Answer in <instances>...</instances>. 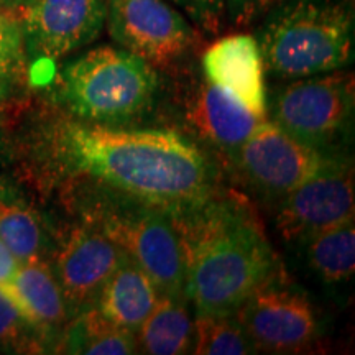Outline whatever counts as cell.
<instances>
[{
	"mask_svg": "<svg viewBox=\"0 0 355 355\" xmlns=\"http://www.w3.org/2000/svg\"><path fill=\"white\" fill-rule=\"evenodd\" d=\"M51 150L69 175L171 214L217 193L214 163L175 130L66 121L53 132Z\"/></svg>",
	"mask_w": 355,
	"mask_h": 355,
	"instance_id": "6da1fadb",
	"label": "cell"
},
{
	"mask_svg": "<svg viewBox=\"0 0 355 355\" xmlns=\"http://www.w3.org/2000/svg\"><path fill=\"white\" fill-rule=\"evenodd\" d=\"M171 216L183 247L186 296L196 314H235L282 266L263 225L242 199L217 191Z\"/></svg>",
	"mask_w": 355,
	"mask_h": 355,
	"instance_id": "7a4b0ae2",
	"label": "cell"
},
{
	"mask_svg": "<svg viewBox=\"0 0 355 355\" xmlns=\"http://www.w3.org/2000/svg\"><path fill=\"white\" fill-rule=\"evenodd\" d=\"M257 42L273 78L332 73L354 60V17L339 0H285L266 13Z\"/></svg>",
	"mask_w": 355,
	"mask_h": 355,
	"instance_id": "3957f363",
	"label": "cell"
},
{
	"mask_svg": "<svg viewBox=\"0 0 355 355\" xmlns=\"http://www.w3.org/2000/svg\"><path fill=\"white\" fill-rule=\"evenodd\" d=\"M89 191L79 201L83 222L135 261L159 295L186 296L183 247L171 212L101 186L92 184Z\"/></svg>",
	"mask_w": 355,
	"mask_h": 355,
	"instance_id": "277c9868",
	"label": "cell"
},
{
	"mask_svg": "<svg viewBox=\"0 0 355 355\" xmlns=\"http://www.w3.org/2000/svg\"><path fill=\"white\" fill-rule=\"evenodd\" d=\"M157 69L123 48L99 46L84 53L61 74V97L78 121L123 127L155 105Z\"/></svg>",
	"mask_w": 355,
	"mask_h": 355,
	"instance_id": "5b68a950",
	"label": "cell"
},
{
	"mask_svg": "<svg viewBox=\"0 0 355 355\" xmlns=\"http://www.w3.org/2000/svg\"><path fill=\"white\" fill-rule=\"evenodd\" d=\"M355 105L354 74L332 71L293 79L272 99V122L293 139L332 152L352 125Z\"/></svg>",
	"mask_w": 355,
	"mask_h": 355,
	"instance_id": "8992f818",
	"label": "cell"
},
{
	"mask_svg": "<svg viewBox=\"0 0 355 355\" xmlns=\"http://www.w3.org/2000/svg\"><path fill=\"white\" fill-rule=\"evenodd\" d=\"M235 318L255 352H309L321 336L316 308L282 266L247 296Z\"/></svg>",
	"mask_w": 355,
	"mask_h": 355,
	"instance_id": "52a82bcc",
	"label": "cell"
},
{
	"mask_svg": "<svg viewBox=\"0 0 355 355\" xmlns=\"http://www.w3.org/2000/svg\"><path fill=\"white\" fill-rule=\"evenodd\" d=\"M343 158L293 139L273 122L261 121L232 162L255 191L279 199Z\"/></svg>",
	"mask_w": 355,
	"mask_h": 355,
	"instance_id": "ba28073f",
	"label": "cell"
},
{
	"mask_svg": "<svg viewBox=\"0 0 355 355\" xmlns=\"http://www.w3.org/2000/svg\"><path fill=\"white\" fill-rule=\"evenodd\" d=\"M109 33L123 50L153 68L178 63L196 43V32L166 0H105Z\"/></svg>",
	"mask_w": 355,
	"mask_h": 355,
	"instance_id": "9c48e42d",
	"label": "cell"
},
{
	"mask_svg": "<svg viewBox=\"0 0 355 355\" xmlns=\"http://www.w3.org/2000/svg\"><path fill=\"white\" fill-rule=\"evenodd\" d=\"M354 166L347 158L322 170L279 198L278 234L300 243L324 230L354 220Z\"/></svg>",
	"mask_w": 355,
	"mask_h": 355,
	"instance_id": "30bf717a",
	"label": "cell"
},
{
	"mask_svg": "<svg viewBox=\"0 0 355 355\" xmlns=\"http://www.w3.org/2000/svg\"><path fill=\"white\" fill-rule=\"evenodd\" d=\"M125 254L87 222L74 225L56 252L55 277L69 316L94 308L101 290Z\"/></svg>",
	"mask_w": 355,
	"mask_h": 355,
	"instance_id": "8fae6325",
	"label": "cell"
},
{
	"mask_svg": "<svg viewBox=\"0 0 355 355\" xmlns=\"http://www.w3.org/2000/svg\"><path fill=\"white\" fill-rule=\"evenodd\" d=\"M21 25L35 55L55 61L99 37L105 0H28Z\"/></svg>",
	"mask_w": 355,
	"mask_h": 355,
	"instance_id": "7c38bea8",
	"label": "cell"
},
{
	"mask_svg": "<svg viewBox=\"0 0 355 355\" xmlns=\"http://www.w3.org/2000/svg\"><path fill=\"white\" fill-rule=\"evenodd\" d=\"M184 119L198 139L230 158L263 121L207 79L186 99Z\"/></svg>",
	"mask_w": 355,
	"mask_h": 355,
	"instance_id": "4fadbf2b",
	"label": "cell"
},
{
	"mask_svg": "<svg viewBox=\"0 0 355 355\" xmlns=\"http://www.w3.org/2000/svg\"><path fill=\"white\" fill-rule=\"evenodd\" d=\"M202 71L207 81L241 101L250 112L265 117V68L257 38L241 33L219 40L204 51Z\"/></svg>",
	"mask_w": 355,
	"mask_h": 355,
	"instance_id": "5bb4252c",
	"label": "cell"
},
{
	"mask_svg": "<svg viewBox=\"0 0 355 355\" xmlns=\"http://www.w3.org/2000/svg\"><path fill=\"white\" fill-rule=\"evenodd\" d=\"M0 291L40 334L60 329L68 321L63 291L44 260L21 261L10 282L0 285Z\"/></svg>",
	"mask_w": 355,
	"mask_h": 355,
	"instance_id": "9a60e30c",
	"label": "cell"
},
{
	"mask_svg": "<svg viewBox=\"0 0 355 355\" xmlns=\"http://www.w3.org/2000/svg\"><path fill=\"white\" fill-rule=\"evenodd\" d=\"M158 295L148 275L125 255L101 290L96 308L117 326L137 332L153 309Z\"/></svg>",
	"mask_w": 355,
	"mask_h": 355,
	"instance_id": "2e32d148",
	"label": "cell"
},
{
	"mask_svg": "<svg viewBox=\"0 0 355 355\" xmlns=\"http://www.w3.org/2000/svg\"><path fill=\"white\" fill-rule=\"evenodd\" d=\"M186 296L158 295L157 303L135 332L139 352L181 355L193 350L194 321Z\"/></svg>",
	"mask_w": 355,
	"mask_h": 355,
	"instance_id": "e0dca14e",
	"label": "cell"
},
{
	"mask_svg": "<svg viewBox=\"0 0 355 355\" xmlns=\"http://www.w3.org/2000/svg\"><path fill=\"white\" fill-rule=\"evenodd\" d=\"M298 245L311 273L324 285L336 286L352 279L355 273L354 220L313 235Z\"/></svg>",
	"mask_w": 355,
	"mask_h": 355,
	"instance_id": "ac0fdd59",
	"label": "cell"
},
{
	"mask_svg": "<svg viewBox=\"0 0 355 355\" xmlns=\"http://www.w3.org/2000/svg\"><path fill=\"white\" fill-rule=\"evenodd\" d=\"M63 352L86 355H130L139 352L135 332L117 326L101 313L89 308L76 314L61 344Z\"/></svg>",
	"mask_w": 355,
	"mask_h": 355,
	"instance_id": "d6986e66",
	"label": "cell"
},
{
	"mask_svg": "<svg viewBox=\"0 0 355 355\" xmlns=\"http://www.w3.org/2000/svg\"><path fill=\"white\" fill-rule=\"evenodd\" d=\"M0 241L20 261L43 260L46 239L38 214L8 194H0Z\"/></svg>",
	"mask_w": 355,
	"mask_h": 355,
	"instance_id": "ffe728a7",
	"label": "cell"
},
{
	"mask_svg": "<svg viewBox=\"0 0 355 355\" xmlns=\"http://www.w3.org/2000/svg\"><path fill=\"white\" fill-rule=\"evenodd\" d=\"M191 352L196 355H247L255 354V349L235 314H196Z\"/></svg>",
	"mask_w": 355,
	"mask_h": 355,
	"instance_id": "44dd1931",
	"label": "cell"
},
{
	"mask_svg": "<svg viewBox=\"0 0 355 355\" xmlns=\"http://www.w3.org/2000/svg\"><path fill=\"white\" fill-rule=\"evenodd\" d=\"M32 332L37 331L20 316L12 301L0 291V347H37L32 340Z\"/></svg>",
	"mask_w": 355,
	"mask_h": 355,
	"instance_id": "7402d4cb",
	"label": "cell"
},
{
	"mask_svg": "<svg viewBox=\"0 0 355 355\" xmlns=\"http://www.w3.org/2000/svg\"><path fill=\"white\" fill-rule=\"evenodd\" d=\"M21 35L17 24L0 15V87L7 84L20 64Z\"/></svg>",
	"mask_w": 355,
	"mask_h": 355,
	"instance_id": "603a6c76",
	"label": "cell"
},
{
	"mask_svg": "<svg viewBox=\"0 0 355 355\" xmlns=\"http://www.w3.org/2000/svg\"><path fill=\"white\" fill-rule=\"evenodd\" d=\"M180 7L199 28L207 33L219 32L225 12V0H170Z\"/></svg>",
	"mask_w": 355,
	"mask_h": 355,
	"instance_id": "cb8c5ba5",
	"label": "cell"
},
{
	"mask_svg": "<svg viewBox=\"0 0 355 355\" xmlns=\"http://www.w3.org/2000/svg\"><path fill=\"white\" fill-rule=\"evenodd\" d=\"M285 0H225V10L235 25H247Z\"/></svg>",
	"mask_w": 355,
	"mask_h": 355,
	"instance_id": "d4e9b609",
	"label": "cell"
},
{
	"mask_svg": "<svg viewBox=\"0 0 355 355\" xmlns=\"http://www.w3.org/2000/svg\"><path fill=\"white\" fill-rule=\"evenodd\" d=\"M21 261L12 254V250L0 241V285L10 282Z\"/></svg>",
	"mask_w": 355,
	"mask_h": 355,
	"instance_id": "484cf974",
	"label": "cell"
},
{
	"mask_svg": "<svg viewBox=\"0 0 355 355\" xmlns=\"http://www.w3.org/2000/svg\"><path fill=\"white\" fill-rule=\"evenodd\" d=\"M0 2H2V0H0Z\"/></svg>",
	"mask_w": 355,
	"mask_h": 355,
	"instance_id": "4316f807",
	"label": "cell"
}]
</instances>
